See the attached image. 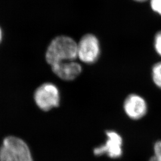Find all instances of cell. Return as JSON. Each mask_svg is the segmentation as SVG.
<instances>
[{
  "instance_id": "9c48e42d",
  "label": "cell",
  "mask_w": 161,
  "mask_h": 161,
  "mask_svg": "<svg viewBox=\"0 0 161 161\" xmlns=\"http://www.w3.org/2000/svg\"><path fill=\"white\" fill-rule=\"evenodd\" d=\"M154 155L150 158L149 161H161V140L156 142L153 146Z\"/></svg>"
},
{
  "instance_id": "52a82bcc",
  "label": "cell",
  "mask_w": 161,
  "mask_h": 161,
  "mask_svg": "<svg viewBox=\"0 0 161 161\" xmlns=\"http://www.w3.org/2000/svg\"><path fill=\"white\" fill-rule=\"evenodd\" d=\"M52 66V71L58 77L64 80H75L82 72V66L75 60L62 62Z\"/></svg>"
},
{
  "instance_id": "5b68a950",
  "label": "cell",
  "mask_w": 161,
  "mask_h": 161,
  "mask_svg": "<svg viewBox=\"0 0 161 161\" xmlns=\"http://www.w3.org/2000/svg\"><path fill=\"white\" fill-rule=\"evenodd\" d=\"M107 139L105 143L95 147L93 153L96 156L106 155L112 159H118L123 154V138L121 135L114 130L106 132Z\"/></svg>"
},
{
  "instance_id": "7a4b0ae2",
  "label": "cell",
  "mask_w": 161,
  "mask_h": 161,
  "mask_svg": "<svg viewBox=\"0 0 161 161\" xmlns=\"http://www.w3.org/2000/svg\"><path fill=\"white\" fill-rule=\"evenodd\" d=\"M0 161H34L29 146L22 139L8 136L0 147Z\"/></svg>"
},
{
  "instance_id": "6da1fadb",
  "label": "cell",
  "mask_w": 161,
  "mask_h": 161,
  "mask_svg": "<svg viewBox=\"0 0 161 161\" xmlns=\"http://www.w3.org/2000/svg\"><path fill=\"white\" fill-rule=\"evenodd\" d=\"M77 58V43L67 36L54 38L47 49L46 59L50 66L62 62L75 60Z\"/></svg>"
},
{
  "instance_id": "4fadbf2b",
  "label": "cell",
  "mask_w": 161,
  "mask_h": 161,
  "mask_svg": "<svg viewBox=\"0 0 161 161\" xmlns=\"http://www.w3.org/2000/svg\"><path fill=\"white\" fill-rule=\"evenodd\" d=\"M136 2H139V3H143V2H145L146 1H148V0H134Z\"/></svg>"
},
{
  "instance_id": "7c38bea8",
  "label": "cell",
  "mask_w": 161,
  "mask_h": 161,
  "mask_svg": "<svg viewBox=\"0 0 161 161\" xmlns=\"http://www.w3.org/2000/svg\"><path fill=\"white\" fill-rule=\"evenodd\" d=\"M3 40V31L2 29L0 28V42L2 41Z\"/></svg>"
},
{
  "instance_id": "277c9868",
  "label": "cell",
  "mask_w": 161,
  "mask_h": 161,
  "mask_svg": "<svg viewBox=\"0 0 161 161\" xmlns=\"http://www.w3.org/2000/svg\"><path fill=\"white\" fill-rule=\"evenodd\" d=\"M100 42L94 35H84L77 44V58L84 64L96 63L100 56Z\"/></svg>"
},
{
  "instance_id": "ba28073f",
  "label": "cell",
  "mask_w": 161,
  "mask_h": 161,
  "mask_svg": "<svg viewBox=\"0 0 161 161\" xmlns=\"http://www.w3.org/2000/svg\"><path fill=\"white\" fill-rule=\"evenodd\" d=\"M151 76L153 82L156 86L161 90V61L153 65Z\"/></svg>"
},
{
  "instance_id": "3957f363",
  "label": "cell",
  "mask_w": 161,
  "mask_h": 161,
  "mask_svg": "<svg viewBox=\"0 0 161 161\" xmlns=\"http://www.w3.org/2000/svg\"><path fill=\"white\" fill-rule=\"evenodd\" d=\"M35 102L43 111H48L57 108L60 102L59 90L55 84L47 82L38 86L34 95Z\"/></svg>"
},
{
  "instance_id": "30bf717a",
  "label": "cell",
  "mask_w": 161,
  "mask_h": 161,
  "mask_svg": "<svg viewBox=\"0 0 161 161\" xmlns=\"http://www.w3.org/2000/svg\"><path fill=\"white\" fill-rule=\"evenodd\" d=\"M153 47L157 54L161 57V31L158 32L155 35Z\"/></svg>"
},
{
  "instance_id": "8992f818",
  "label": "cell",
  "mask_w": 161,
  "mask_h": 161,
  "mask_svg": "<svg viewBox=\"0 0 161 161\" xmlns=\"http://www.w3.org/2000/svg\"><path fill=\"white\" fill-rule=\"evenodd\" d=\"M123 109L129 118L137 121L142 119L147 114L148 104L142 96L132 93L124 100Z\"/></svg>"
},
{
  "instance_id": "8fae6325",
  "label": "cell",
  "mask_w": 161,
  "mask_h": 161,
  "mask_svg": "<svg viewBox=\"0 0 161 161\" xmlns=\"http://www.w3.org/2000/svg\"><path fill=\"white\" fill-rule=\"evenodd\" d=\"M150 6L153 12L161 16V0H150Z\"/></svg>"
}]
</instances>
